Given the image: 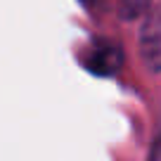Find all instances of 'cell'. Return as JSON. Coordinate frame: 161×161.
Instances as JSON below:
<instances>
[{"label": "cell", "mask_w": 161, "mask_h": 161, "mask_svg": "<svg viewBox=\"0 0 161 161\" xmlns=\"http://www.w3.org/2000/svg\"><path fill=\"white\" fill-rule=\"evenodd\" d=\"M80 64L86 66V71H90L97 78H111L116 76L123 64H126V52H123V45L119 40L111 38H92L88 43V47L80 55Z\"/></svg>", "instance_id": "cell-1"}, {"label": "cell", "mask_w": 161, "mask_h": 161, "mask_svg": "<svg viewBox=\"0 0 161 161\" xmlns=\"http://www.w3.org/2000/svg\"><path fill=\"white\" fill-rule=\"evenodd\" d=\"M140 55L152 71H161V10L147 14L140 31Z\"/></svg>", "instance_id": "cell-2"}, {"label": "cell", "mask_w": 161, "mask_h": 161, "mask_svg": "<svg viewBox=\"0 0 161 161\" xmlns=\"http://www.w3.org/2000/svg\"><path fill=\"white\" fill-rule=\"evenodd\" d=\"M149 3H152V0H119L116 12H119V17L123 21H133V19H137V17L147 14Z\"/></svg>", "instance_id": "cell-3"}, {"label": "cell", "mask_w": 161, "mask_h": 161, "mask_svg": "<svg viewBox=\"0 0 161 161\" xmlns=\"http://www.w3.org/2000/svg\"><path fill=\"white\" fill-rule=\"evenodd\" d=\"M147 161H161V130L156 133V137L152 140V147H149V156Z\"/></svg>", "instance_id": "cell-4"}, {"label": "cell", "mask_w": 161, "mask_h": 161, "mask_svg": "<svg viewBox=\"0 0 161 161\" xmlns=\"http://www.w3.org/2000/svg\"><path fill=\"white\" fill-rule=\"evenodd\" d=\"M78 3L86 7V10H97V7H100L104 0H78Z\"/></svg>", "instance_id": "cell-5"}]
</instances>
